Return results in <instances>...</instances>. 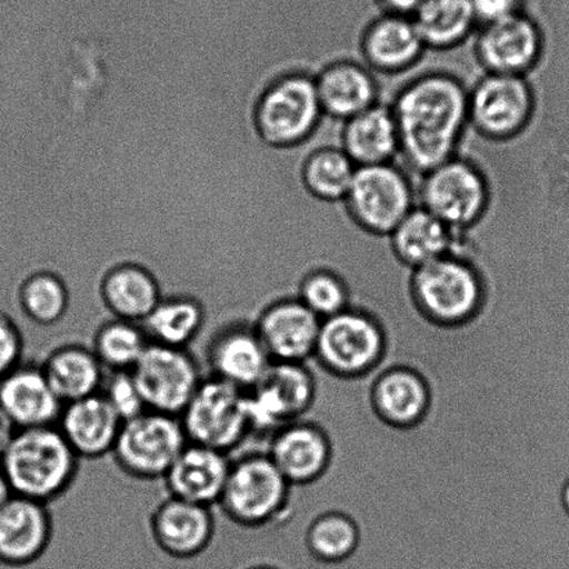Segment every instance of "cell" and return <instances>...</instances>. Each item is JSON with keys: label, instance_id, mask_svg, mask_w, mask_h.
<instances>
[{"label": "cell", "instance_id": "obj_34", "mask_svg": "<svg viewBox=\"0 0 569 569\" xmlns=\"http://www.w3.org/2000/svg\"><path fill=\"white\" fill-rule=\"evenodd\" d=\"M149 343L142 323L110 317L94 332L92 350L106 371H132Z\"/></svg>", "mask_w": 569, "mask_h": 569}, {"label": "cell", "instance_id": "obj_17", "mask_svg": "<svg viewBox=\"0 0 569 569\" xmlns=\"http://www.w3.org/2000/svg\"><path fill=\"white\" fill-rule=\"evenodd\" d=\"M53 521L48 505L11 496L0 507V567L26 568L47 553Z\"/></svg>", "mask_w": 569, "mask_h": 569}, {"label": "cell", "instance_id": "obj_33", "mask_svg": "<svg viewBox=\"0 0 569 569\" xmlns=\"http://www.w3.org/2000/svg\"><path fill=\"white\" fill-rule=\"evenodd\" d=\"M14 299L27 320L41 327H52L63 321L72 306L69 287L52 272H37L26 278L17 289Z\"/></svg>", "mask_w": 569, "mask_h": 569}, {"label": "cell", "instance_id": "obj_18", "mask_svg": "<svg viewBox=\"0 0 569 569\" xmlns=\"http://www.w3.org/2000/svg\"><path fill=\"white\" fill-rule=\"evenodd\" d=\"M150 535L164 555L191 560L203 555L213 542L216 520L211 507L167 498L150 517Z\"/></svg>", "mask_w": 569, "mask_h": 569}, {"label": "cell", "instance_id": "obj_28", "mask_svg": "<svg viewBox=\"0 0 569 569\" xmlns=\"http://www.w3.org/2000/svg\"><path fill=\"white\" fill-rule=\"evenodd\" d=\"M41 368L63 405L100 393L108 373L92 348L78 343L53 349Z\"/></svg>", "mask_w": 569, "mask_h": 569}, {"label": "cell", "instance_id": "obj_15", "mask_svg": "<svg viewBox=\"0 0 569 569\" xmlns=\"http://www.w3.org/2000/svg\"><path fill=\"white\" fill-rule=\"evenodd\" d=\"M321 318L298 298L261 307L253 326L272 362H306L316 356Z\"/></svg>", "mask_w": 569, "mask_h": 569}, {"label": "cell", "instance_id": "obj_39", "mask_svg": "<svg viewBox=\"0 0 569 569\" xmlns=\"http://www.w3.org/2000/svg\"><path fill=\"white\" fill-rule=\"evenodd\" d=\"M478 27L507 19L520 13L521 0H471Z\"/></svg>", "mask_w": 569, "mask_h": 569}, {"label": "cell", "instance_id": "obj_35", "mask_svg": "<svg viewBox=\"0 0 569 569\" xmlns=\"http://www.w3.org/2000/svg\"><path fill=\"white\" fill-rule=\"evenodd\" d=\"M296 298L321 320L349 309L350 290L345 277L332 266L312 263L296 284Z\"/></svg>", "mask_w": 569, "mask_h": 569}, {"label": "cell", "instance_id": "obj_7", "mask_svg": "<svg viewBox=\"0 0 569 569\" xmlns=\"http://www.w3.org/2000/svg\"><path fill=\"white\" fill-rule=\"evenodd\" d=\"M180 420L188 442L228 456L254 433L248 392L210 376L203 379Z\"/></svg>", "mask_w": 569, "mask_h": 569}, {"label": "cell", "instance_id": "obj_42", "mask_svg": "<svg viewBox=\"0 0 569 569\" xmlns=\"http://www.w3.org/2000/svg\"><path fill=\"white\" fill-rule=\"evenodd\" d=\"M11 496H13V490H11L8 478H6V473L3 471L2 466H0V507H2L6 501H8Z\"/></svg>", "mask_w": 569, "mask_h": 569}, {"label": "cell", "instance_id": "obj_29", "mask_svg": "<svg viewBox=\"0 0 569 569\" xmlns=\"http://www.w3.org/2000/svg\"><path fill=\"white\" fill-rule=\"evenodd\" d=\"M208 320L202 299L188 293L166 295L144 318L142 327L150 342L188 349Z\"/></svg>", "mask_w": 569, "mask_h": 569}, {"label": "cell", "instance_id": "obj_12", "mask_svg": "<svg viewBox=\"0 0 569 569\" xmlns=\"http://www.w3.org/2000/svg\"><path fill=\"white\" fill-rule=\"evenodd\" d=\"M383 351L382 329L366 311L349 307L321 322L316 357L329 371L362 376L382 360Z\"/></svg>", "mask_w": 569, "mask_h": 569}, {"label": "cell", "instance_id": "obj_5", "mask_svg": "<svg viewBox=\"0 0 569 569\" xmlns=\"http://www.w3.org/2000/svg\"><path fill=\"white\" fill-rule=\"evenodd\" d=\"M290 498V482L266 450L231 460L219 506L237 526L267 531L282 520Z\"/></svg>", "mask_w": 569, "mask_h": 569}, {"label": "cell", "instance_id": "obj_38", "mask_svg": "<svg viewBox=\"0 0 569 569\" xmlns=\"http://www.w3.org/2000/svg\"><path fill=\"white\" fill-rule=\"evenodd\" d=\"M24 348V337L14 318L0 311V379L21 365Z\"/></svg>", "mask_w": 569, "mask_h": 569}, {"label": "cell", "instance_id": "obj_41", "mask_svg": "<svg viewBox=\"0 0 569 569\" xmlns=\"http://www.w3.org/2000/svg\"><path fill=\"white\" fill-rule=\"evenodd\" d=\"M17 431H19V428L16 427V423L11 421L8 412L0 406V459H2L4 451L8 450Z\"/></svg>", "mask_w": 569, "mask_h": 569}, {"label": "cell", "instance_id": "obj_8", "mask_svg": "<svg viewBox=\"0 0 569 569\" xmlns=\"http://www.w3.org/2000/svg\"><path fill=\"white\" fill-rule=\"evenodd\" d=\"M342 203L362 232L388 238L418 204L417 188L395 163L357 167Z\"/></svg>", "mask_w": 569, "mask_h": 569}, {"label": "cell", "instance_id": "obj_21", "mask_svg": "<svg viewBox=\"0 0 569 569\" xmlns=\"http://www.w3.org/2000/svg\"><path fill=\"white\" fill-rule=\"evenodd\" d=\"M230 467V456L188 442L161 481L171 498L213 507L219 505Z\"/></svg>", "mask_w": 569, "mask_h": 569}, {"label": "cell", "instance_id": "obj_27", "mask_svg": "<svg viewBox=\"0 0 569 569\" xmlns=\"http://www.w3.org/2000/svg\"><path fill=\"white\" fill-rule=\"evenodd\" d=\"M163 298L152 272L137 264H122L103 278L99 303L110 317L142 323Z\"/></svg>", "mask_w": 569, "mask_h": 569}, {"label": "cell", "instance_id": "obj_14", "mask_svg": "<svg viewBox=\"0 0 569 569\" xmlns=\"http://www.w3.org/2000/svg\"><path fill=\"white\" fill-rule=\"evenodd\" d=\"M546 41L531 16L517 13L478 27L472 52L483 72L529 77L542 63Z\"/></svg>", "mask_w": 569, "mask_h": 569}, {"label": "cell", "instance_id": "obj_1", "mask_svg": "<svg viewBox=\"0 0 569 569\" xmlns=\"http://www.w3.org/2000/svg\"><path fill=\"white\" fill-rule=\"evenodd\" d=\"M468 89L453 72L431 70L395 94L390 109L398 124L400 158L418 176L460 154L470 128Z\"/></svg>", "mask_w": 569, "mask_h": 569}, {"label": "cell", "instance_id": "obj_37", "mask_svg": "<svg viewBox=\"0 0 569 569\" xmlns=\"http://www.w3.org/2000/svg\"><path fill=\"white\" fill-rule=\"evenodd\" d=\"M100 395L108 400L122 422L132 420L148 410L131 371L106 373Z\"/></svg>", "mask_w": 569, "mask_h": 569}, {"label": "cell", "instance_id": "obj_30", "mask_svg": "<svg viewBox=\"0 0 569 569\" xmlns=\"http://www.w3.org/2000/svg\"><path fill=\"white\" fill-rule=\"evenodd\" d=\"M373 406L382 420L396 427H411L428 410L429 392L426 381L410 368H392L376 382Z\"/></svg>", "mask_w": 569, "mask_h": 569}, {"label": "cell", "instance_id": "obj_10", "mask_svg": "<svg viewBox=\"0 0 569 569\" xmlns=\"http://www.w3.org/2000/svg\"><path fill=\"white\" fill-rule=\"evenodd\" d=\"M187 443L180 417L147 410L122 422L111 456L127 477L158 481L164 478Z\"/></svg>", "mask_w": 569, "mask_h": 569}, {"label": "cell", "instance_id": "obj_19", "mask_svg": "<svg viewBox=\"0 0 569 569\" xmlns=\"http://www.w3.org/2000/svg\"><path fill=\"white\" fill-rule=\"evenodd\" d=\"M359 49L362 63L382 76H399L415 69L428 50L410 17L388 13L367 26Z\"/></svg>", "mask_w": 569, "mask_h": 569}, {"label": "cell", "instance_id": "obj_20", "mask_svg": "<svg viewBox=\"0 0 569 569\" xmlns=\"http://www.w3.org/2000/svg\"><path fill=\"white\" fill-rule=\"evenodd\" d=\"M323 116L346 121L379 103V83L371 69L353 59L329 61L315 71Z\"/></svg>", "mask_w": 569, "mask_h": 569}, {"label": "cell", "instance_id": "obj_24", "mask_svg": "<svg viewBox=\"0 0 569 569\" xmlns=\"http://www.w3.org/2000/svg\"><path fill=\"white\" fill-rule=\"evenodd\" d=\"M388 238L396 263L410 271L457 250L467 252L457 247L460 244V233L418 204Z\"/></svg>", "mask_w": 569, "mask_h": 569}, {"label": "cell", "instance_id": "obj_36", "mask_svg": "<svg viewBox=\"0 0 569 569\" xmlns=\"http://www.w3.org/2000/svg\"><path fill=\"white\" fill-rule=\"evenodd\" d=\"M307 543L317 559L342 561L356 550L359 531L349 517L340 512H329L311 523L307 532Z\"/></svg>", "mask_w": 569, "mask_h": 569}, {"label": "cell", "instance_id": "obj_23", "mask_svg": "<svg viewBox=\"0 0 569 569\" xmlns=\"http://www.w3.org/2000/svg\"><path fill=\"white\" fill-rule=\"evenodd\" d=\"M56 426L80 460H98L111 456L122 420L97 393L64 405Z\"/></svg>", "mask_w": 569, "mask_h": 569}, {"label": "cell", "instance_id": "obj_32", "mask_svg": "<svg viewBox=\"0 0 569 569\" xmlns=\"http://www.w3.org/2000/svg\"><path fill=\"white\" fill-rule=\"evenodd\" d=\"M357 166L340 147H318L300 158L299 182L307 197L326 203H342Z\"/></svg>", "mask_w": 569, "mask_h": 569}, {"label": "cell", "instance_id": "obj_16", "mask_svg": "<svg viewBox=\"0 0 569 569\" xmlns=\"http://www.w3.org/2000/svg\"><path fill=\"white\" fill-rule=\"evenodd\" d=\"M210 377L249 392L272 365L253 322L233 321L221 327L206 350Z\"/></svg>", "mask_w": 569, "mask_h": 569}, {"label": "cell", "instance_id": "obj_6", "mask_svg": "<svg viewBox=\"0 0 569 569\" xmlns=\"http://www.w3.org/2000/svg\"><path fill=\"white\" fill-rule=\"evenodd\" d=\"M417 203L457 233L477 227L492 203L487 172L476 161L455 156L420 176Z\"/></svg>", "mask_w": 569, "mask_h": 569}, {"label": "cell", "instance_id": "obj_25", "mask_svg": "<svg viewBox=\"0 0 569 569\" xmlns=\"http://www.w3.org/2000/svg\"><path fill=\"white\" fill-rule=\"evenodd\" d=\"M266 451L290 485L315 481L326 471L331 453L326 433L306 421L278 429Z\"/></svg>", "mask_w": 569, "mask_h": 569}, {"label": "cell", "instance_id": "obj_2", "mask_svg": "<svg viewBox=\"0 0 569 569\" xmlns=\"http://www.w3.org/2000/svg\"><path fill=\"white\" fill-rule=\"evenodd\" d=\"M13 495L49 505L76 482L80 457L58 426L19 429L0 459Z\"/></svg>", "mask_w": 569, "mask_h": 569}, {"label": "cell", "instance_id": "obj_43", "mask_svg": "<svg viewBox=\"0 0 569 569\" xmlns=\"http://www.w3.org/2000/svg\"><path fill=\"white\" fill-rule=\"evenodd\" d=\"M560 498L562 509H565L567 516L569 517V476L566 478L565 483H562Z\"/></svg>", "mask_w": 569, "mask_h": 569}, {"label": "cell", "instance_id": "obj_11", "mask_svg": "<svg viewBox=\"0 0 569 569\" xmlns=\"http://www.w3.org/2000/svg\"><path fill=\"white\" fill-rule=\"evenodd\" d=\"M148 410L180 417L203 382L188 349L150 342L131 371Z\"/></svg>", "mask_w": 569, "mask_h": 569}, {"label": "cell", "instance_id": "obj_13", "mask_svg": "<svg viewBox=\"0 0 569 569\" xmlns=\"http://www.w3.org/2000/svg\"><path fill=\"white\" fill-rule=\"evenodd\" d=\"M254 433L270 440L278 429L300 420L315 399V378L306 362H272L248 392Z\"/></svg>", "mask_w": 569, "mask_h": 569}, {"label": "cell", "instance_id": "obj_4", "mask_svg": "<svg viewBox=\"0 0 569 569\" xmlns=\"http://www.w3.org/2000/svg\"><path fill=\"white\" fill-rule=\"evenodd\" d=\"M315 71L295 69L272 81L256 108V127L266 144L300 152L323 119Z\"/></svg>", "mask_w": 569, "mask_h": 569}, {"label": "cell", "instance_id": "obj_9", "mask_svg": "<svg viewBox=\"0 0 569 569\" xmlns=\"http://www.w3.org/2000/svg\"><path fill=\"white\" fill-rule=\"evenodd\" d=\"M537 93L528 77L483 72L468 89L470 128L489 142L521 137L537 114Z\"/></svg>", "mask_w": 569, "mask_h": 569}, {"label": "cell", "instance_id": "obj_26", "mask_svg": "<svg viewBox=\"0 0 569 569\" xmlns=\"http://www.w3.org/2000/svg\"><path fill=\"white\" fill-rule=\"evenodd\" d=\"M339 147L357 167L393 163L400 139L390 104L379 102L343 121Z\"/></svg>", "mask_w": 569, "mask_h": 569}, {"label": "cell", "instance_id": "obj_3", "mask_svg": "<svg viewBox=\"0 0 569 569\" xmlns=\"http://www.w3.org/2000/svg\"><path fill=\"white\" fill-rule=\"evenodd\" d=\"M409 280L418 309L443 326L471 320L487 295L482 266L459 250L410 271Z\"/></svg>", "mask_w": 569, "mask_h": 569}, {"label": "cell", "instance_id": "obj_40", "mask_svg": "<svg viewBox=\"0 0 569 569\" xmlns=\"http://www.w3.org/2000/svg\"><path fill=\"white\" fill-rule=\"evenodd\" d=\"M385 9V13L410 17L416 14L418 8H420L422 0H381Z\"/></svg>", "mask_w": 569, "mask_h": 569}, {"label": "cell", "instance_id": "obj_22", "mask_svg": "<svg viewBox=\"0 0 569 569\" xmlns=\"http://www.w3.org/2000/svg\"><path fill=\"white\" fill-rule=\"evenodd\" d=\"M0 406L19 429L56 426L64 407L41 365L24 361L0 379Z\"/></svg>", "mask_w": 569, "mask_h": 569}, {"label": "cell", "instance_id": "obj_31", "mask_svg": "<svg viewBox=\"0 0 569 569\" xmlns=\"http://www.w3.org/2000/svg\"><path fill=\"white\" fill-rule=\"evenodd\" d=\"M412 21L428 50H451L478 30L471 0H422Z\"/></svg>", "mask_w": 569, "mask_h": 569}, {"label": "cell", "instance_id": "obj_44", "mask_svg": "<svg viewBox=\"0 0 569 569\" xmlns=\"http://www.w3.org/2000/svg\"><path fill=\"white\" fill-rule=\"evenodd\" d=\"M248 569H280L274 565H271V562H261V565L250 567Z\"/></svg>", "mask_w": 569, "mask_h": 569}]
</instances>
